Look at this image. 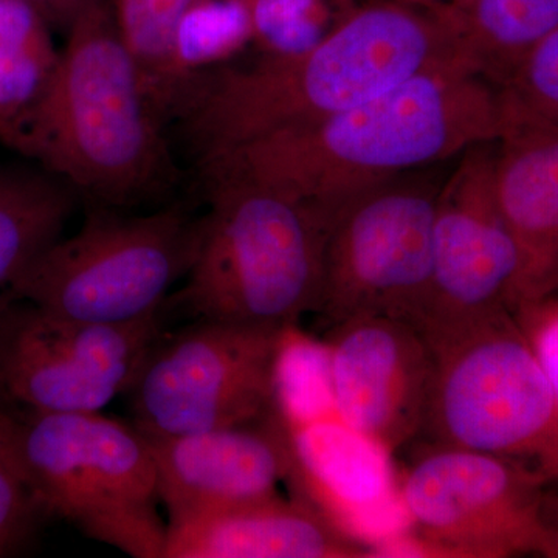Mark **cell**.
<instances>
[{
	"label": "cell",
	"instance_id": "18",
	"mask_svg": "<svg viewBox=\"0 0 558 558\" xmlns=\"http://www.w3.org/2000/svg\"><path fill=\"white\" fill-rule=\"evenodd\" d=\"M81 197L35 161L0 160V296L60 240Z\"/></svg>",
	"mask_w": 558,
	"mask_h": 558
},
{
	"label": "cell",
	"instance_id": "23",
	"mask_svg": "<svg viewBox=\"0 0 558 558\" xmlns=\"http://www.w3.org/2000/svg\"><path fill=\"white\" fill-rule=\"evenodd\" d=\"M39 515L17 444V411L0 398V557L21 549Z\"/></svg>",
	"mask_w": 558,
	"mask_h": 558
},
{
	"label": "cell",
	"instance_id": "25",
	"mask_svg": "<svg viewBox=\"0 0 558 558\" xmlns=\"http://www.w3.org/2000/svg\"><path fill=\"white\" fill-rule=\"evenodd\" d=\"M502 89L531 112L558 124V28L529 51Z\"/></svg>",
	"mask_w": 558,
	"mask_h": 558
},
{
	"label": "cell",
	"instance_id": "19",
	"mask_svg": "<svg viewBox=\"0 0 558 558\" xmlns=\"http://www.w3.org/2000/svg\"><path fill=\"white\" fill-rule=\"evenodd\" d=\"M469 64L499 87L558 28V0H459L442 14Z\"/></svg>",
	"mask_w": 558,
	"mask_h": 558
},
{
	"label": "cell",
	"instance_id": "30",
	"mask_svg": "<svg viewBox=\"0 0 558 558\" xmlns=\"http://www.w3.org/2000/svg\"><path fill=\"white\" fill-rule=\"evenodd\" d=\"M557 293V292H556Z\"/></svg>",
	"mask_w": 558,
	"mask_h": 558
},
{
	"label": "cell",
	"instance_id": "16",
	"mask_svg": "<svg viewBox=\"0 0 558 558\" xmlns=\"http://www.w3.org/2000/svg\"><path fill=\"white\" fill-rule=\"evenodd\" d=\"M505 98L494 190L520 253L513 310L558 292V124L531 112L506 90Z\"/></svg>",
	"mask_w": 558,
	"mask_h": 558
},
{
	"label": "cell",
	"instance_id": "7",
	"mask_svg": "<svg viewBox=\"0 0 558 558\" xmlns=\"http://www.w3.org/2000/svg\"><path fill=\"white\" fill-rule=\"evenodd\" d=\"M202 226L179 205L145 216L90 207L78 233L44 250L2 296L81 322H138L161 312L189 275Z\"/></svg>",
	"mask_w": 558,
	"mask_h": 558
},
{
	"label": "cell",
	"instance_id": "6",
	"mask_svg": "<svg viewBox=\"0 0 558 558\" xmlns=\"http://www.w3.org/2000/svg\"><path fill=\"white\" fill-rule=\"evenodd\" d=\"M17 444L43 515L135 558H163L156 464L134 424L100 411H17Z\"/></svg>",
	"mask_w": 558,
	"mask_h": 558
},
{
	"label": "cell",
	"instance_id": "24",
	"mask_svg": "<svg viewBox=\"0 0 558 558\" xmlns=\"http://www.w3.org/2000/svg\"><path fill=\"white\" fill-rule=\"evenodd\" d=\"M337 0H248L253 40L266 54L296 53L326 35Z\"/></svg>",
	"mask_w": 558,
	"mask_h": 558
},
{
	"label": "cell",
	"instance_id": "22",
	"mask_svg": "<svg viewBox=\"0 0 558 558\" xmlns=\"http://www.w3.org/2000/svg\"><path fill=\"white\" fill-rule=\"evenodd\" d=\"M58 61L60 51L53 44L0 43V143L7 148L43 98Z\"/></svg>",
	"mask_w": 558,
	"mask_h": 558
},
{
	"label": "cell",
	"instance_id": "1",
	"mask_svg": "<svg viewBox=\"0 0 558 558\" xmlns=\"http://www.w3.org/2000/svg\"><path fill=\"white\" fill-rule=\"evenodd\" d=\"M457 62L469 64L449 22L400 0H369L310 49L264 53L255 64H227L196 76L172 123L201 168Z\"/></svg>",
	"mask_w": 558,
	"mask_h": 558
},
{
	"label": "cell",
	"instance_id": "17",
	"mask_svg": "<svg viewBox=\"0 0 558 558\" xmlns=\"http://www.w3.org/2000/svg\"><path fill=\"white\" fill-rule=\"evenodd\" d=\"M163 558H366L303 499H255L168 523Z\"/></svg>",
	"mask_w": 558,
	"mask_h": 558
},
{
	"label": "cell",
	"instance_id": "26",
	"mask_svg": "<svg viewBox=\"0 0 558 558\" xmlns=\"http://www.w3.org/2000/svg\"><path fill=\"white\" fill-rule=\"evenodd\" d=\"M510 312L558 399V292L523 301Z\"/></svg>",
	"mask_w": 558,
	"mask_h": 558
},
{
	"label": "cell",
	"instance_id": "8",
	"mask_svg": "<svg viewBox=\"0 0 558 558\" xmlns=\"http://www.w3.org/2000/svg\"><path fill=\"white\" fill-rule=\"evenodd\" d=\"M440 186V180L416 170L344 202L326 231L312 314L329 328L363 315H387L416 325L432 279Z\"/></svg>",
	"mask_w": 558,
	"mask_h": 558
},
{
	"label": "cell",
	"instance_id": "11",
	"mask_svg": "<svg viewBox=\"0 0 558 558\" xmlns=\"http://www.w3.org/2000/svg\"><path fill=\"white\" fill-rule=\"evenodd\" d=\"M160 317L102 325L0 296V398L38 413L105 409L163 332Z\"/></svg>",
	"mask_w": 558,
	"mask_h": 558
},
{
	"label": "cell",
	"instance_id": "3",
	"mask_svg": "<svg viewBox=\"0 0 558 558\" xmlns=\"http://www.w3.org/2000/svg\"><path fill=\"white\" fill-rule=\"evenodd\" d=\"M60 61L11 149L60 175L90 207L130 209L180 183L170 142L109 3L68 33Z\"/></svg>",
	"mask_w": 558,
	"mask_h": 558
},
{
	"label": "cell",
	"instance_id": "12",
	"mask_svg": "<svg viewBox=\"0 0 558 558\" xmlns=\"http://www.w3.org/2000/svg\"><path fill=\"white\" fill-rule=\"evenodd\" d=\"M495 143L464 150L440 186L422 332L512 310L520 253L495 197Z\"/></svg>",
	"mask_w": 558,
	"mask_h": 558
},
{
	"label": "cell",
	"instance_id": "14",
	"mask_svg": "<svg viewBox=\"0 0 558 558\" xmlns=\"http://www.w3.org/2000/svg\"><path fill=\"white\" fill-rule=\"evenodd\" d=\"M286 421V418H284ZM300 499L333 527L371 550L413 527L395 453L349 425L339 413L288 422Z\"/></svg>",
	"mask_w": 558,
	"mask_h": 558
},
{
	"label": "cell",
	"instance_id": "20",
	"mask_svg": "<svg viewBox=\"0 0 558 558\" xmlns=\"http://www.w3.org/2000/svg\"><path fill=\"white\" fill-rule=\"evenodd\" d=\"M191 0H109L117 31L137 64L150 105L165 124L172 123L185 81L175 65L174 39Z\"/></svg>",
	"mask_w": 558,
	"mask_h": 558
},
{
	"label": "cell",
	"instance_id": "21",
	"mask_svg": "<svg viewBox=\"0 0 558 558\" xmlns=\"http://www.w3.org/2000/svg\"><path fill=\"white\" fill-rule=\"evenodd\" d=\"M250 40L253 24L248 0H191L174 39L175 65L186 94L196 76L227 65Z\"/></svg>",
	"mask_w": 558,
	"mask_h": 558
},
{
	"label": "cell",
	"instance_id": "28",
	"mask_svg": "<svg viewBox=\"0 0 558 558\" xmlns=\"http://www.w3.org/2000/svg\"><path fill=\"white\" fill-rule=\"evenodd\" d=\"M542 521L545 529L542 557L558 558V484L546 487L542 505Z\"/></svg>",
	"mask_w": 558,
	"mask_h": 558
},
{
	"label": "cell",
	"instance_id": "2",
	"mask_svg": "<svg viewBox=\"0 0 558 558\" xmlns=\"http://www.w3.org/2000/svg\"><path fill=\"white\" fill-rule=\"evenodd\" d=\"M505 90L464 62L418 73L330 119L274 132L204 165L288 193L329 220L349 199L403 172L497 142Z\"/></svg>",
	"mask_w": 558,
	"mask_h": 558
},
{
	"label": "cell",
	"instance_id": "5",
	"mask_svg": "<svg viewBox=\"0 0 558 558\" xmlns=\"http://www.w3.org/2000/svg\"><path fill=\"white\" fill-rule=\"evenodd\" d=\"M422 333L433 359L429 444L508 459L557 486L558 399L512 312Z\"/></svg>",
	"mask_w": 558,
	"mask_h": 558
},
{
	"label": "cell",
	"instance_id": "29",
	"mask_svg": "<svg viewBox=\"0 0 558 558\" xmlns=\"http://www.w3.org/2000/svg\"><path fill=\"white\" fill-rule=\"evenodd\" d=\"M400 2L409 3V5L418 7V9H424L428 11H433V13L438 14V16H442L447 11L457 7L459 0H400Z\"/></svg>",
	"mask_w": 558,
	"mask_h": 558
},
{
	"label": "cell",
	"instance_id": "10",
	"mask_svg": "<svg viewBox=\"0 0 558 558\" xmlns=\"http://www.w3.org/2000/svg\"><path fill=\"white\" fill-rule=\"evenodd\" d=\"M546 484L508 459L427 444L400 470L403 557L508 558L545 546Z\"/></svg>",
	"mask_w": 558,
	"mask_h": 558
},
{
	"label": "cell",
	"instance_id": "13",
	"mask_svg": "<svg viewBox=\"0 0 558 558\" xmlns=\"http://www.w3.org/2000/svg\"><path fill=\"white\" fill-rule=\"evenodd\" d=\"M330 385L337 413L396 454L421 436L433 359L407 319L363 315L329 328Z\"/></svg>",
	"mask_w": 558,
	"mask_h": 558
},
{
	"label": "cell",
	"instance_id": "27",
	"mask_svg": "<svg viewBox=\"0 0 558 558\" xmlns=\"http://www.w3.org/2000/svg\"><path fill=\"white\" fill-rule=\"evenodd\" d=\"M28 2L38 10L50 28L68 35L70 28L86 11L101 3H109V0H28Z\"/></svg>",
	"mask_w": 558,
	"mask_h": 558
},
{
	"label": "cell",
	"instance_id": "4",
	"mask_svg": "<svg viewBox=\"0 0 558 558\" xmlns=\"http://www.w3.org/2000/svg\"><path fill=\"white\" fill-rule=\"evenodd\" d=\"M208 213L178 295L197 319L296 326L317 303L328 223L296 197L238 172L201 170Z\"/></svg>",
	"mask_w": 558,
	"mask_h": 558
},
{
	"label": "cell",
	"instance_id": "9",
	"mask_svg": "<svg viewBox=\"0 0 558 558\" xmlns=\"http://www.w3.org/2000/svg\"><path fill=\"white\" fill-rule=\"evenodd\" d=\"M284 329L197 319L161 332L124 395L145 436H178L266 417L277 409Z\"/></svg>",
	"mask_w": 558,
	"mask_h": 558
},
{
	"label": "cell",
	"instance_id": "15",
	"mask_svg": "<svg viewBox=\"0 0 558 558\" xmlns=\"http://www.w3.org/2000/svg\"><path fill=\"white\" fill-rule=\"evenodd\" d=\"M146 439L168 523L278 494L292 470L289 428L278 409L248 424Z\"/></svg>",
	"mask_w": 558,
	"mask_h": 558
}]
</instances>
